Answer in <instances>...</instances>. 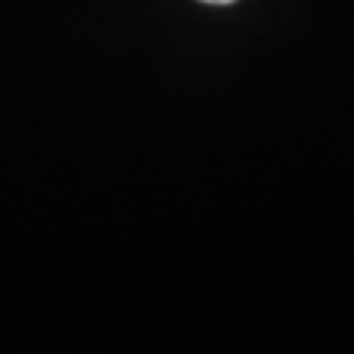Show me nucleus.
Here are the masks:
<instances>
[{"label":"nucleus","mask_w":354,"mask_h":354,"mask_svg":"<svg viewBox=\"0 0 354 354\" xmlns=\"http://www.w3.org/2000/svg\"><path fill=\"white\" fill-rule=\"evenodd\" d=\"M204 3H216V6H227V3H234V0H204Z\"/></svg>","instance_id":"1"}]
</instances>
